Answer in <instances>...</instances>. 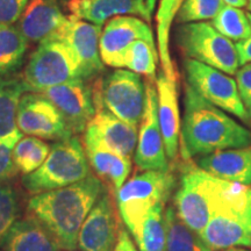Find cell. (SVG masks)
<instances>
[{"instance_id": "1", "label": "cell", "mask_w": 251, "mask_h": 251, "mask_svg": "<svg viewBox=\"0 0 251 251\" xmlns=\"http://www.w3.org/2000/svg\"><path fill=\"white\" fill-rule=\"evenodd\" d=\"M103 192L102 181L91 175L76 184L35 194L28 200L27 213L54 235L63 250L75 251L81 226Z\"/></svg>"}, {"instance_id": "2", "label": "cell", "mask_w": 251, "mask_h": 251, "mask_svg": "<svg viewBox=\"0 0 251 251\" xmlns=\"http://www.w3.org/2000/svg\"><path fill=\"white\" fill-rule=\"evenodd\" d=\"M181 156L185 161L219 150L251 147V133L222 109L185 87L181 125Z\"/></svg>"}, {"instance_id": "3", "label": "cell", "mask_w": 251, "mask_h": 251, "mask_svg": "<svg viewBox=\"0 0 251 251\" xmlns=\"http://www.w3.org/2000/svg\"><path fill=\"white\" fill-rule=\"evenodd\" d=\"M200 237L212 251L251 248V186L227 181Z\"/></svg>"}, {"instance_id": "4", "label": "cell", "mask_w": 251, "mask_h": 251, "mask_svg": "<svg viewBox=\"0 0 251 251\" xmlns=\"http://www.w3.org/2000/svg\"><path fill=\"white\" fill-rule=\"evenodd\" d=\"M91 176L85 149L77 136L57 141L46 162L23 177V186L31 196L76 184Z\"/></svg>"}, {"instance_id": "5", "label": "cell", "mask_w": 251, "mask_h": 251, "mask_svg": "<svg viewBox=\"0 0 251 251\" xmlns=\"http://www.w3.org/2000/svg\"><path fill=\"white\" fill-rule=\"evenodd\" d=\"M176 178L170 170L135 175L115 193L120 218L130 235L153 207L165 205L174 192Z\"/></svg>"}, {"instance_id": "6", "label": "cell", "mask_w": 251, "mask_h": 251, "mask_svg": "<svg viewBox=\"0 0 251 251\" xmlns=\"http://www.w3.org/2000/svg\"><path fill=\"white\" fill-rule=\"evenodd\" d=\"M226 180L207 174L198 166L187 165L175 194V209L191 230L201 235L213 212Z\"/></svg>"}, {"instance_id": "7", "label": "cell", "mask_w": 251, "mask_h": 251, "mask_svg": "<svg viewBox=\"0 0 251 251\" xmlns=\"http://www.w3.org/2000/svg\"><path fill=\"white\" fill-rule=\"evenodd\" d=\"M77 79H83L79 62L70 46L59 37H50L39 43L23 77L27 92L39 93Z\"/></svg>"}, {"instance_id": "8", "label": "cell", "mask_w": 251, "mask_h": 251, "mask_svg": "<svg viewBox=\"0 0 251 251\" xmlns=\"http://www.w3.org/2000/svg\"><path fill=\"white\" fill-rule=\"evenodd\" d=\"M176 41L187 58L230 76L236 75L241 67L235 43L220 34L208 21L179 24L176 30Z\"/></svg>"}, {"instance_id": "9", "label": "cell", "mask_w": 251, "mask_h": 251, "mask_svg": "<svg viewBox=\"0 0 251 251\" xmlns=\"http://www.w3.org/2000/svg\"><path fill=\"white\" fill-rule=\"evenodd\" d=\"M184 68L187 84L203 99L240 120L250 122L236 79L230 75L191 58L185 59Z\"/></svg>"}, {"instance_id": "10", "label": "cell", "mask_w": 251, "mask_h": 251, "mask_svg": "<svg viewBox=\"0 0 251 251\" xmlns=\"http://www.w3.org/2000/svg\"><path fill=\"white\" fill-rule=\"evenodd\" d=\"M94 93L115 117L135 127L141 124L146 107V86L139 74L117 69L103 78L100 90Z\"/></svg>"}, {"instance_id": "11", "label": "cell", "mask_w": 251, "mask_h": 251, "mask_svg": "<svg viewBox=\"0 0 251 251\" xmlns=\"http://www.w3.org/2000/svg\"><path fill=\"white\" fill-rule=\"evenodd\" d=\"M17 126L21 134L39 139L63 141L74 136L61 111L39 92H25L17 109Z\"/></svg>"}, {"instance_id": "12", "label": "cell", "mask_w": 251, "mask_h": 251, "mask_svg": "<svg viewBox=\"0 0 251 251\" xmlns=\"http://www.w3.org/2000/svg\"><path fill=\"white\" fill-rule=\"evenodd\" d=\"M134 162L141 171H168L169 158L158 120L156 84H146V107L140 124Z\"/></svg>"}, {"instance_id": "13", "label": "cell", "mask_w": 251, "mask_h": 251, "mask_svg": "<svg viewBox=\"0 0 251 251\" xmlns=\"http://www.w3.org/2000/svg\"><path fill=\"white\" fill-rule=\"evenodd\" d=\"M120 230L114 203L111 196L105 191L81 226L78 236V249L113 251Z\"/></svg>"}, {"instance_id": "14", "label": "cell", "mask_w": 251, "mask_h": 251, "mask_svg": "<svg viewBox=\"0 0 251 251\" xmlns=\"http://www.w3.org/2000/svg\"><path fill=\"white\" fill-rule=\"evenodd\" d=\"M41 93L61 111L74 134L85 131L96 114L94 94L84 79L59 84Z\"/></svg>"}, {"instance_id": "15", "label": "cell", "mask_w": 251, "mask_h": 251, "mask_svg": "<svg viewBox=\"0 0 251 251\" xmlns=\"http://www.w3.org/2000/svg\"><path fill=\"white\" fill-rule=\"evenodd\" d=\"M102 27L70 15L67 24L54 37H59L70 46L78 58L83 79L86 80L103 70L100 55V36Z\"/></svg>"}, {"instance_id": "16", "label": "cell", "mask_w": 251, "mask_h": 251, "mask_svg": "<svg viewBox=\"0 0 251 251\" xmlns=\"http://www.w3.org/2000/svg\"><path fill=\"white\" fill-rule=\"evenodd\" d=\"M137 40L155 41L151 28L143 19L122 15L108 20L100 36V55L103 64L119 69L122 54Z\"/></svg>"}, {"instance_id": "17", "label": "cell", "mask_w": 251, "mask_h": 251, "mask_svg": "<svg viewBox=\"0 0 251 251\" xmlns=\"http://www.w3.org/2000/svg\"><path fill=\"white\" fill-rule=\"evenodd\" d=\"M93 94L96 114L86 126L84 134L96 139L112 151L131 158L137 144V127L122 121L112 114L108 109L103 107L99 97L96 93Z\"/></svg>"}, {"instance_id": "18", "label": "cell", "mask_w": 251, "mask_h": 251, "mask_svg": "<svg viewBox=\"0 0 251 251\" xmlns=\"http://www.w3.org/2000/svg\"><path fill=\"white\" fill-rule=\"evenodd\" d=\"M155 84L157 90L158 120L165 144L166 156L169 161L175 162L179 151L181 130L177 79L169 78L162 71L157 76Z\"/></svg>"}, {"instance_id": "19", "label": "cell", "mask_w": 251, "mask_h": 251, "mask_svg": "<svg viewBox=\"0 0 251 251\" xmlns=\"http://www.w3.org/2000/svg\"><path fill=\"white\" fill-rule=\"evenodd\" d=\"M57 0H29L18 21L28 41L42 42L54 37L67 24Z\"/></svg>"}, {"instance_id": "20", "label": "cell", "mask_w": 251, "mask_h": 251, "mask_svg": "<svg viewBox=\"0 0 251 251\" xmlns=\"http://www.w3.org/2000/svg\"><path fill=\"white\" fill-rule=\"evenodd\" d=\"M69 9L72 17L100 27L111 19L122 15L139 17L147 23L152 17L147 6V0H70Z\"/></svg>"}, {"instance_id": "21", "label": "cell", "mask_w": 251, "mask_h": 251, "mask_svg": "<svg viewBox=\"0 0 251 251\" xmlns=\"http://www.w3.org/2000/svg\"><path fill=\"white\" fill-rule=\"evenodd\" d=\"M197 166L219 179L250 186L251 147L219 150L200 156Z\"/></svg>"}, {"instance_id": "22", "label": "cell", "mask_w": 251, "mask_h": 251, "mask_svg": "<svg viewBox=\"0 0 251 251\" xmlns=\"http://www.w3.org/2000/svg\"><path fill=\"white\" fill-rule=\"evenodd\" d=\"M84 149L87 161L99 179L117 193L131 172V158L106 148L96 139L84 134Z\"/></svg>"}, {"instance_id": "23", "label": "cell", "mask_w": 251, "mask_h": 251, "mask_svg": "<svg viewBox=\"0 0 251 251\" xmlns=\"http://www.w3.org/2000/svg\"><path fill=\"white\" fill-rule=\"evenodd\" d=\"M1 248L4 251L62 250L54 235L39 220L28 214L12 226Z\"/></svg>"}, {"instance_id": "24", "label": "cell", "mask_w": 251, "mask_h": 251, "mask_svg": "<svg viewBox=\"0 0 251 251\" xmlns=\"http://www.w3.org/2000/svg\"><path fill=\"white\" fill-rule=\"evenodd\" d=\"M27 92L23 78L0 76V143L14 148L23 134L17 126V109Z\"/></svg>"}, {"instance_id": "25", "label": "cell", "mask_w": 251, "mask_h": 251, "mask_svg": "<svg viewBox=\"0 0 251 251\" xmlns=\"http://www.w3.org/2000/svg\"><path fill=\"white\" fill-rule=\"evenodd\" d=\"M28 39L15 24H0V76H12L23 65Z\"/></svg>"}, {"instance_id": "26", "label": "cell", "mask_w": 251, "mask_h": 251, "mask_svg": "<svg viewBox=\"0 0 251 251\" xmlns=\"http://www.w3.org/2000/svg\"><path fill=\"white\" fill-rule=\"evenodd\" d=\"M164 206L153 207L131 234L140 251H168Z\"/></svg>"}, {"instance_id": "27", "label": "cell", "mask_w": 251, "mask_h": 251, "mask_svg": "<svg viewBox=\"0 0 251 251\" xmlns=\"http://www.w3.org/2000/svg\"><path fill=\"white\" fill-rule=\"evenodd\" d=\"M184 0H162L157 12V46L161 57L163 72L169 78L176 79L174 62L170 54V29L174 19Z\"/></svg>"}, {"instance_id": "28", "label": "cell", "mask_w": 251, "mask_h": 251, "mask_svg": "<svg viewBox=\"0 0 251 251\" xmlns=\"http://www.w3.org/2000/svg\"><path fill=\"white\" fill-rule=\"evenodd\" d=\"M168 251H212L202 238L191 230L177 215L175 207L164 213Z\"/></svg>"}, {"instance_id": "29", "label": "cell", "mask_w": 251, "mask_h": 251, "mask_svg": "<svg viewBox=\"0 0 251 251\" xmlns=\"http://www.w3.org/2000/svg\"><path fill=\"white\" fill-rule=\"evenodd\" d=\"M51 147L39 137L23 136L12 150L13 162L18 172L24 176L36 171L49 156Z\"/></svg>"}, {"instance_id": "30", "label": "cell", "mask_w": 251, "mask_h": 251, "mask_svg": "<svg viewBox=\"0 0 251 251\" xmlns=\"http://www.w3.org/2000/svg\"><path fill=\"white\" fill-rule=\"evenodd\" d=\"M158 55L155 41L137 40L122 54L119 69H127L135 74L153 78Z\"/></svg>"}, {"instance_id": "31", "label": "cell", "mask_w": 251, "mask_h": 251, "mask_svg": "<svg viewBox=\"0 0 251 251\" xmlns=\"http://www.w3.org/2000/svg\"><path fill=\"white\" fill-rule=\"evenodd\" d=\"M212 25L220 34L234 43L248 39L251 34L249 15L242 8L235 6L225 4L212 20Z\"/></svg>"}, {"instance_id": "32", "label": "cell", "mask_w": 251, "mask_h": 251, "mask_svg": "<svg viewBox=\"0 0 251 251\" xmlns=\"http://www.w3.org/2000/svg\"><path fill=\"white\" fill-rule=\"evenodd\" d=\"M21 206L18 191L9 183H0V247L12 226L20 218Z\"/></svg>"}, {"instance_id": "33", "label": "cell", "mask_w": 251, "mask_h": 251, "mask_svg": "<svg viewBox=\"0 0 251 251\" xmlns=\"http://www.w3.org/2000/svg\"><path fill=\"white\" fill-rule=\"evenodd\" d=\"M224 5V0H184L176 15L177 23L191 24L213 20Z\"/></svg>"}, {"instance_id": "34", "label": "cell", "mask_w": 251, "mask_h": 251, "mask_svg": "<svg viewBox=\"0 0 251 251\" xmlns=\"http://www.w3.org/2000/svg\"><path fill=\"white\" fill-rule=\"evenodd\" d=\"M236 83L240 97L251 122V63L241 65L236 72Z\"/></svg>"}, {"instance_id": "35", "label": "cell", "mask_w": 251, "mask_h": 251, "mask_svg": "<svg viewBox=\"0 0 251 251\" xmlns=\"http://www.w3.org/2000/svg\"><path fill=\"white\" fill-rule=\"evenodd\" d=\"M29 0H0V24H17Z\"/></svg>"}, {"instance_id": "36", "label": "cell", "mask_w": 251, "mask_h": 251, "mask_svg": "<svg viewBox=\"0 0 251 251\" xmlns=\"http://www.w3.org/2000/svg\"><path fill=\"white\" fill-rule=\"evenodd\" d=\"M12 150L11 147L0 143V183H9L18 175Z\"/></svg>"}, {"instance_id": "37", "label": "cell", "mask_w": 251, "mask_h": 251, "mask_svg": "<svg viewBox=\"0 0 251 251\" xmlns=\"http://www.w3.org/2000/svg\"><path fill=\"white\" fill-rule=\"evenodd\" d=\"M248 15H249L251 24V13H248ZM235 46H236L238 58H240V64L244 65L247 63H251V34L248 39L235 43Z\"/></svg>"}, {"instance_id": "38", "label": "cell", "mask_w": 251, "mask_h": 251, "mask_svg": "<svg viewBox=\"0 0 251 251\" xmlns=\"http://www.w3.org/2000/svg\"><path fill=\"white\" fill-rule=\"evenodd\" d=\"M113 251H140L136 249L135 244L130 237V233L127 231L126 228H121L120 234H119L118 242Z\"/></svg>"}, {"instance_id": "39", "label": "cell", "mask_w": 251, "mask_h": 251, "mask_svg": "<svg viewBox=\"0 0 251 251\" xmlns=\"http://www.w3.org/2000/svg\"><path fill=\"white\" fill-rule=\"evenodd\" d=\"M224 2L226 5L235 6V7H240V8L248 6V0H224Z\"/></svg>"}, {"instance_id": "40", "label": "cell", "mask_w": 251, "mask_h": 251, "mask_svg": "<svg viewBox=\"0 0 251 251\" xmlns=\"http://www.w3.org/2000/svg\"><path fill=\"white\" fill-rule=\"evenodd\" d=\"M156 4H157V0H147V6H148L149 12L151 14L153 13V11H155Z\"/></svg>"}, {"instance_id": "41", "label": "cell", "mask_w": 251, "mask_h": 251, "mask_svg": "<svg viewBox=\"0 0 251 251\" xmlns=\"http://www.w3.org/2000/svg\"><path fill=\"white\" fill-rule=\"evenodd\" d=\"M221 251H250V250H248L247 248H229V249H225Z\"/></svg>"}, {"instance_id": "42", "label": "cell", "mask_w": 251, "mask_h": 251, "mask_svg": "<svg viewBox=\"0 0 251 251\" xmlns=\"http://www.w3.org/2000/svg\"><path fill=\"white\" fill-rule=\"evenodd\" d=\"M248 8H249V12L251 13V1L249 2V4H248Z\"/></svg>"}, {"instance_id": "43", "label": "cell", "mask_w": 251, "mask_h": 251, "mask_svg": "<svg viewBox=\"0 0 251 251\" xmlns=\"http://www.w3.org/2000/svg\"><path fill=\"white\" fill-rule=\"evenodd\" d=\"M249 1H251V0H249Z\"/></svg>"}]
</instances>
